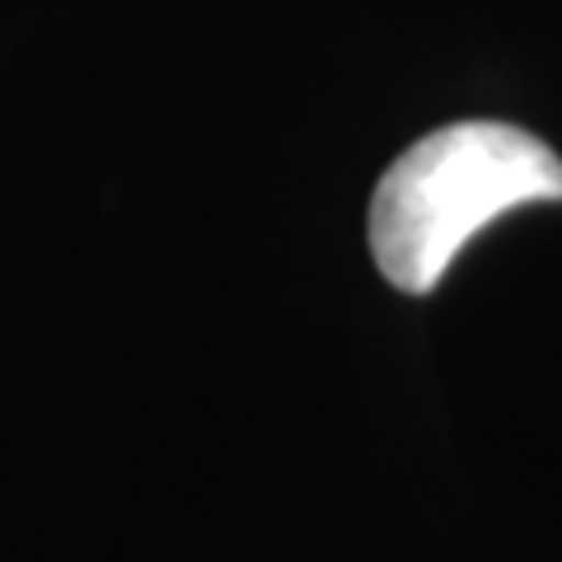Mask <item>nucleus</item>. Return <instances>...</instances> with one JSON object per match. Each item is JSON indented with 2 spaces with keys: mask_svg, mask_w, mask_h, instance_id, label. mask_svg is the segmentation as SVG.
<instances>
[{
  "mask_svg": "<svg viewBox=\"0 0 562 562\" xmlns=\"http://www.w3.org/2000/svg\"><path fill=\"white\" fill-rule=\"evenodd\" d=\"M530 202H562L558 155L512 122H450L413 140L375 183V268L403 295H431L483 225Z\"/></svg>",
  "mask_w": 562,
  "mask_h": 562,
  "instance_id": "1",
  "label": "nucleus"
}]
</instances>
